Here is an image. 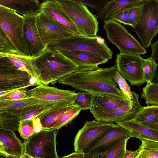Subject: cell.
I'll return each mask as SVG.
<instances>
[{"label": "cell", "mask_w": 158, "mask_h": 158, "mask_svg": "<svg viewBox=\"0 0 158 158\" xmlns=\"http://www.w3.org/2000/svg\"><path fill=\"white\" fill-rule=\"evenodd\" d=\"M42 0L43 1V2H44L46 1H47L48 0ZM50 0L53 1H60V0Z\"/></svg>", "instance_id": "obj_47"}, {"label": "cell", "mask_w": 158, "mask_h": 158, "mask_svg": "<svg viewBox=\"0 0 158 158\" xmlns=\"http://www.w3.org/2000/svg\"><path fill=\"white\" fill-rule=\"evenodd\" d=\"M143 4L134 6L129 10L128 13L129 22L130 25L131 27L141 12Z\"/></svg>", "instance_id": "obj_41"}, {"label": "cell", "mask_w": 158, "mask_h": 158, "mask_svg": "<svg viewBox=\"0 0 158 158\" xmlns=\"http://www.w3.org/2000/svg\"><path fill=\"white\" fill-rule=\"evenodd\" d=\"M19 53L5 33L0 28V54H8Z\"/></svg>", "instance_id": "obj_35"}, {"label": "cell", "mask_w": 158, "mask_h": 158, "mask_svg": "<svg viewBox=\"0 0 158 158\" xmlns=\"http://www.w3.org/2000/svg\"><path fill=\"white\" fill-rule=\"evenodd\" d=\"M32 97L39 101L56 104L61 103L73 104L77 93L58 89L42 84L31 89Z\"/></svg>", "instance_id": "obj_14"}, {"label": "cell", "mask_w": 158, "mask_h": 158, "mask_svg": "<svg viewBox=\"0 0 158 158\" xmlns=\"http://www.w3.org/2000/svg\"><path fill=\"white\" fill-rule=\"evenodd\" d=\"M35 131L36 133L39 132L43 130L42 124L40 119L37 116L32 118Z\"/></svg>", "instance_id": "obj_43"}, {"label": "cell", "mask_w": 158, "mask_h": 158, "mask_svg": "<svg viewBox=\"0 0 158 158\" xmlns=\"http://www.w3.org/2000/svg\"><path fill=\"white\" fill-rule=\"evenodd\" d=\"M140 55L120 52L115 60L117 70L131 85L140 86L145 83L143 76L144 59Z\"/></svg>", "instance_id": "obj_10"}, {"label": "cell", "mask_w": 158, "mask_h": 158, "mask_svg": "<svg viewBox=\"0 0 158 158\" xmlns=\"http://www.w3.org/2000/svg\"><path fill=\"white\" fill-rule=\"evenodd\" d=\"M139 148L135 151H133L126 149L123 158H136L139 152Z\"/></svg>", "instance_id": "obj_45"}, {"label": "cell", "mask_w": 158, "mask_h": 158, "mask_svg": "<svg viewBox=\"0 0 158 158\" xmlns=\"http://www.w3.org/2000/svg\"><path fill=\"white\" fill-rule=\"evenodd\" d=\"M18 131L20 136L27 140L35 133L32 119L21 120L19 124Z\"/></svg>", "instance_id": "obj_37"}, {"label": "cell", "mask_w": 158, "mask_h": 158, "mask_svg": "<svg viewBox=\"0 0 158 158\" xmlns=\"http://www.w3.org/2000/svg\"><path fill=\"white\" fill-rule=\"evenodd\" d=\"M54 105L42 102L27 106L21 111L19 116L20 120L32 119Z\"/></svg>", "instance_id": "obj_30"}, {"label": "cell", "mask_w": 158, "mask_h": 158, "mask_svg": "<svg viewBox=\"0 0 158 158\" xmlns=\"http://www.w3.org/2000/svg\"><path fill=\"white\" fill-rule=\"evenodd\" d=\"M139 152L136 158H158V142L141 139Z\"/></svg>", "instance_id": "obj_29"}, {"label": "cell", "mask_w": 158, "mask_h": 158, "mask_svg": "<svg viewBox=\"0 0 158 158\" xmlns=\"http://www.w3.org/2000/svg\"><path fill=\"white\" fill-rule=\"evenodd\" d=\"M38 32L46 46L75 35L73 32L53 20L41 11L36 15Z\"/></svg>", "instance_id": "obj_13"}, {"label": "cell", "mask_w": 158, "mask_h": 158, "mask_svg": "<svg viewBox=\"0 0 158 158\" xmlns=\"http://www.w3.org/2000/svg\"><path fill=\"white\" fill-rule=\"evenodd\" d=\"M40 11L57 23L73 32L76 35L81 34L68 16L55 1L48 0L41 3Z\"/></svg>", "instance_id": "obj_18"}, {"label": "cell", "mask_w": 158, "mask_h": 158, "mask_svg": "<svg viewBox=\"0 0 158 158\" xmlns=\"http://www.w3.org/2000/svg\"><path fill=\"white\" fill-rule=\"evenodd\" d=\"M31 77L27 72L14 67L0 66V91L31 86Z\"/></svg>", "instance_id": "obj_15"}, {"label": "cell", "mask_w": 158, "mask_h": 158, "mask_svg": "<svg viewBox=\"0 0 158 158\" xmlns=\"http://www.w3.org/2000/svg\"><path fill=\"white\" fill-rule=\"evenodd\" d=\"M42 102L33 97L14 100H0V110L9 111L20 116L24 108Z\"/></svg>", "instance_id": "obj_25"}, {"label": "cell", "mask_w": 158, "mask_h": 158, "mask_svg": "<svg viewBox=\"0 0 158 158\" xmlns=\"http://www.w3.org/2000/svg\"><path fill=\"white\" fill-rule=\"evenodd\" d=\"M55 2L73 22L82 36L92 37L97 35L98 31V18L97 15L90 11L86 5L69 0Z\"/></svg>", "instance_id": "obj_4"}, {"label": "cell", "mask_w": 158, "mask_h": 158, "mask_svg": "<svg viewBox=\"0 0 158 158\" xmlns=\"http://www.w3.org/2000/svg\"><path fill=\"white\" fill-rule=\"evenodd\" d=\"M137 94L132 100L122 106L112 109H103L93 106L89 109L95 120L109 123H117L132 119L142 106Z\"/></svg>", "instance_id": "obj_9"}, {"label": "cell", "mask_w": 158, "mask_h": 158, "mask_svg": "<svg viewBox=\"0 0 158 158\" xmlns=\"http://www.w3.org/2000/svg\"><path fill=\"white\" fill-rule=\"evenodd\" d=\"M94 94L85 91H81L77 93L73 103L79 106L81 110L90 109L92 107V99Z\"/></svg>", "instance_id": "obj_32"}, {"label": "cell", "mask_w": 158, "mask_h": 158, "mask_svg": "<svg viewBox=\"0 0 158 158\" xmlns=\"http://www.w3.org/2000/svg\"><path fill=\"white\" fill-rule=\"evenodd\" d=\"M129 139L125 138L120 141L108 152L103 158H123Z\"/></svg>", "instance_id": "obj_36"}, {"label": "cell", "mask_w": 158, "mask_h": 158, "mask_svg": "<svg viewBox=\"0 0 158 158\" xmlns=\"http://www.w3.org/2000/svg\"><path fill=\"white\" fill-rule=\"evenodd\" d=\"M24 143L15 132L0 129V154L6 158H22Z\"/></svg>", "instance_id": "obj_17"}, {"label": "cell", "mask_w": 158, "mask_h": 158, "mask_svg": "<svg viewBox=\"0 0 158 158\" xmlns=\"http://www.w3.org/2000/svg\"><path fill=\"white\" fill-rule=\"evenodd\" d=\"M32 61L40 80L42 84L48 85L54 84L77 68L58 51L47 47L37 56L33 57Z\"/></svg>", "instance_id": "obj_2"}, {"label": "cell", "mask_w": 158, "mask_h": 158, "mask_svg": "<svg viewBox=\"0 0 158 158\" xmlns=\"http://www.w3.org/2000/svg\"><path fill=\"white\" fill-rule=\"evenodd\" d=\"M117 125L96 120L86 121L74 138L75 152H83L92 146L110 129Z\"/></svg>", "instance_id": "obj_11"}, {"label": "cell", "mask_w": 158, "mask_h": 158, "mask_svg": "<svg viewBox=\"0 0 158 158\" xmlns=\"http://www.w3.org/2000/svg\"><path fill=\"white\" fill-rule=\"evenodd\" d=\"M104 23L103 27L108 40L117 47L121 53L139 55L147 53L145 48L121 23L113 19Z\"/></svg>", "instance_id": "obj_8"}, {"label": "cell", "mask_w": 158, "mask_h": 158, "mask_svg": "<svg viewBox=\"0 0 158 158\" xmlns=\"http://www.w3.org/2000/svg\"><path fill=\"white\" fill-rule=\"evenodd\" d=\"M32 58L15 53L0 54V65L14 67L27 72L32 77L39 78L35 68L32 63Z\"/></svg>", "instance_id": "obj_21"}, {"label": "cell", "mask_w": 158, "mask_h": 158, "mask_svg": "<svg viewBox=\"0 0 158 158\" xmlns=\"http://www.w3.org/2000/svg\"><path fill=\"white\" fill-rule=\"evenodd\" d=\"M114 79L118 85L123 94L130 100L133 99L136 95V93L132 92L127 83L126 79L117 71L114 76Z\"/></svg>", "instance_id": "obj_38"}, {"label": "cell", "mask_w": 158, "mask_h": 158, "mask_svg": "<svg viewBox=\"0 0 158 158\" xmlns=\"http://www.w3.org/2000/svg\"><path fill=\"white\" fill-rule=\"evenodd\" d=\"M75 105L67 103L54 105L38 115L42 124L43 129H52L61 117Z\"/></svg>", "instance_id": "obj_20"}, {"label": "cell", "mask_w": 158, "mask_h": 158, "mask_svg": "<svg viewBox=\"0 0 158 158\" xmlns=\"http://www.w3.org/2000/svg\"><path fill=\"white\" fill-rule=\"evenodd\" d=\"M36 14L23 15L24 18V35L32 57L37 56L47 47L43 44L40 39L36 25Z\"/></svg>", "instance_id": "obj_16"}, {"label": "cell", "mask_w": 158, "mask_h": 158, "mask_svg": "<svg viewBox=\"0 0 158 158\" xmlns=\"http://www.w3.org/2000/svg\"><path fill=\"white\" fill-rule=\"evenodd\" d=\"M152 53L151 57L158 65V39L156 42L152 44ZM152 82H158V68L156 71V75Z\"/></svg>", "instance_id": "obj_40"}, {"label": "cell", "mask_w": 158, "mask_h": 158, "mask_svg": "<svg viewBox=\"0 0 158 158\" xmlns=\"http://www.w3.org/2000/svg\"><path fill=\"white\" fill-rule=\"evenodd\" d=\"M41 3L38 0H0V6L23 15L36 14L40 11Z\"/></svg>", "instance_id": "obj_24"}, {"label": "cell", "mask_w": 158, "mask_h": 158, "mask_svg": "<svg viewBox=\"0 0 158 158\" xmlns=\"http://www.w3.org/2000/svg\"><path fill=\"white\" fill-rule=\"evenodd\" d=\"M117 71L116 65L103 68L98 66L77 68L57 82L76 89L87 91L94 94L127 98L117 88V83L114 79Z\"/></svg>", "instance_id": "obj_1"}, {"label": "cell", "mask_w": 158, "mask_h": 158, "mask_svg": "<svg viewBox=\"0 0 158 158\" xmlns=\"http://www.w3.org/2000/svg\"><path fill=\"white\" fill-rule=\"evenodd\" d=\"M23 16L6 7L0 6V28L7 35L20 55H31L24 31Z\"/></svg>", "instance_id": "obj_5"}, {"label": "cell", "mask_w": 158, "mask_h": 158, "mask_svg": "<svg viewBox=\"0 0 158 158\" xmlns=\"http://www.w3.org/2000/svg\"><path fill=\"white\" fill-rule=\"evenodd\" d=\"M128 98L106 95L94 94L92 99V107L103 109H112L119 107L129 101Z\"/></svg>", "instance_id": "obj_26"}, {"label": "cell", "mask_w": 158, "mask_h": 158, "mask_svg": "<svg viewBox=\"0 0 158 158\" xmlns=\"http://www.w3.org/2000/svg\"><path fill=\"white\" fill-rule=\"evenodd\" d=\"M81 110L79 106L75 105L61 117L52 129L58 130L61 127L66 125L76 117Z\"/></svg>", "instance_id": "obj_33"}, {"label": "cell", "mask_w": 158, "mask_h": 158, "mask_svg": "<svg viewBox=\"0 0 158 158\" xmlns=\"http://www.w3.org/2000/svg\"><path fill=\"white\" fill-rule=\"evenodd\" d=\"M58 50L79 51L88 52L109 60L113 57V52L101 37H87L74 35L47 46Z\"/></svg>", "instance_id": "obj_3"}, {"label": "cell", "mask_w": 158, "mask_h": 158, "mask_svg": "<svg viewBox=\"0 0 158 158\" xmlns=\"http://www.w3.org/2000/svg\"><path fill=\"white\" fill-rule=\"evenodd\" d=\"M140 124L158 131V118L152 121Z\"/></svg>", "instance_id": "obj_44"}, {"label": "cell", "mask_w": 158, "mask_h": 158, "mask_svg": "<svg viewBox=\"0 0 158 158\" xmlns=\"http://www.w3.org/2000/svg\"><path fill=\"white\" fill-rule=\"evenodd\" d=\"M57 130L43 129L27 139L22 158H59L56 148Z\"/></svg>", "instance_id": "obj_7"}, {"label": "cell", "mask_w": 158, "mask_h": 158, "mask_svg": "<svg viewBox=\"0 0 158 158\" xmlns=\"http://www.w3.org/2000/svg\"><path fill=\"white\" fill-rule=\"evenodd\" d=\"M133 137L130 131L117 124L83 152L85 154L84 158H103L107 152L120 141L125 138Z\"/></svg>", "instance_id": "obj_12"}, {"label": "cell", "mask_w": 158, "mask_h": 158, "mask_svg": "<svg viewBox=\"0 0 158 158\" xmlns=\"http://www.w3.org/2000/svg\"><path fill=\"white\" fill-rule=\"evenodd\" d=\"M158 118V106L154 105L142 106L132 119L139 123L147 122Z\"/></svg>", "instance_id": "obj_28"}, {"label": "cell", "mask_w": 158, "mask_h": 158, "mask_svg": "<svg viewBox=\"0 0 158 158\" xmlns=\"http://www.w3.org/2000/svg\"><path fill=\"white\" fill-rule=\"evenodd\" d=\"M145 0H110L97 14L98 18L104 22L111 19L118 13L142 4Z\"/></svg>", "instance_id": "obj_19"}, {"label": "cell", "mask_w": 158, "mask_h": 158, "mask_svg": "<svg viewBox=\"0 0 158 158\" xmlns=\"http://www.w3.org/2000/svg\"><path fill=\"white\" fill-rule=\"evenodd\" d=\"M130 10L120 12L114 15L111 19L125 25H130L128 20V13Z\"/></svg>", "instance_id": "obj_42"}, {"label": "cell", "mask_w": 158, "mask_h": 158, "mask_svg": "<svg viewBox=\"0 0 158 158\" xmlns=\"http://www.w3.org/2000/svg\"><path fill=\"white\" fill-rule=\"evenodd\" d=\"M158 65L151 57L144 59L143 63V76L147 83L152 82L155 76Z\"/></svg>", "instance_id": "obj_34"}, {"label": "cell", "mask_w": 158, "mask_h": 158, "mask_svg": "<svg viewBox=\"0 0 158 158\" xmlns=\"http://www.w3.org/2000/svg\"><path fill=\"white\" fill-rule=\"evenodd\" d=\"M32 97L31 89L26 88L15 89L13 91L0 96V100H14Z\"/></svg>", "instance_id": "obj_39"}, {"label": "cell", "mask_w": 158, "mask_h": 158, "mask_svg": "<svg viewBox=\"0 0 158 158\" xmlns=\"http://www.w3.org/2000/svg\"><path fill=\"white\" fill-rule=\"evenodd\" d=\"M85 154L83 152H75L67 156H65L62 158H84Z\"/></svg>", "instance_id": "obj_46"}, {"label": "cell", "mask_w": 158, "mask_h": 158, "mask_svg": "<svg viewBox=\"0 0 158 158\" xmlns=\"http://www.w3.org/2000/svg\"><path fill=\"white\" fill-rule=\"evenodd\" d=\"M125 128L140 140L146 139L158 142V131L137 123L132 119L116 123Z\"/></svg>", "instance_id": "obj_23"}, {"label": "cell", "mask_w": 158, "mask_h": 158, "mask_svg": "<svg viewBox=\"0 0 158 158\" xmlns=\"http://www.w3.org/2000/svg\"><path fill=\"white\" fill-rule=\"evenodd\" d=\"M57 50L70 60L77 68L98 66L99 65L105 64L109 60L107 59L85 52Z\"/></svg>", "instance_id": "obj_22"}, {"label": "cell", "mask_w": 158, "mask_h": 158, "mask_svg": "<svg viewBox=\"0 0 158 158\" xmlns=\"http://www.w3.org/2000/svg\"><path fill=\"white\" fill-rule=\"evenodd\" d=\"M132 27L143 47L148 48L158 33V0H145Z\"/></svg>", "instance_id": "obj_6"}, {"label": "cell", "mask_w": 158, "mask_h": 158, "mask_svg": "<svg viewBox=\"0 0 158 158\" xmlns=\"http://www.w3.org/2000/svg\"><path fill=\"white\" fill-rule=\"evenodd\" d=\"M19 115L8 111L0 110V129L15 132L18 131Z\"/></svg>", "instance_id": "obj_27"}, {"label": "cell", "mask_w": 158, "mask_h": 158, "mask_svg": "<svg viewBox=\"0 0 158 158\" xmlns=\"http://www.w3.org/2000/svg\"><path fill=\"white\" fill-rule=\"evenodd\" d=\"M141 98L147 105L158 106V82L147 83L143 89Z\"/></svg>", "instance_id": "obj_31"}]
</instances>
